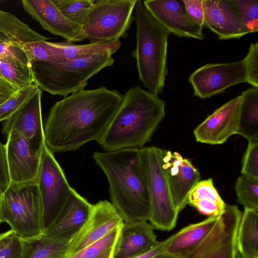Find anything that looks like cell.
<instances>
[{"mask_svg": "<svg viewBox=\"0 0 258 258\" xmlns=\"http://www.w3.org/2000/svg\"><path fill=\"white\" fill-rule=\"evenodd\" d=\"M123 95L101 86L81 89L50 108L43 127L44 142L53 153L76 151L106 131L120 106Z\"/></svg>", "mask_w": 258, "mask_h": 258, "instance_id": "obj_1", "label": "cell"}, {"mask_svg": "<svg viewBox=\"0 0 258 258\" xmlns=\"http://www.w3.org/2000/svg\"><path fill=\"white\" fill-rule=\"evenodd\" d=\"M93 157L108 179L111 203L123 222L149 220L150 201L140 149L95 152Z\"/></svg>", "mask_w": 258, "mask_h": 258, "instance_id": "obj_2", "label": "cell"}, {"mask_svg": "<svg viewBox=\"0 0 258 258\" xmlns=\"http://www.w3.org/2000/svg\"><path fill=\"white\" fill-rule=\"evenodd\" d=\"M165 116V102L158 95L140 86L131 88L97 142L104 151L141 149Z\"/></svg>", "mask_w": 258, "mask_h": 258, "instance_id": "obj_3", "label": "cell"}, {"mask_svg": "<svg viewBox=\"0 0 258 258\" xmlns=\"http://www.w3.org/2000/svg\"><path fill=\"white\" fill-rule=\"evenodd\" d=\"M133 19L136 26V60L140 81L148 91L162 93L168 74L167 54L170 32L137 0Z\"/></svg>", "mask_w": 258, "mask_h": 258, "instance_id": "obj_4", "label": "cell"}, {"mask_svg": "<svg viewBox=\"0 0 258 258\" xmlns=\"http://www.w3.org/2000/svg\"><path fill=\"white\" fill-rule=\"evenodd\" d=\"M112 52L59 61L29 62L34 83L41 90L64 97L84 89L88 80L104 68L113 65Z\"/></svg>", "mask_w": 258, "mask_h": 258, "instance_id": "obj_5", "label": "cell"}, {"mask_svg": "<svg viewBox=\"0 0 258 258\" xmlns=\"http://www.w3.org/2000/svg\"><path fill=\"white\" fill-rule=\"evenodd\" d=\"M0 220L7 223L20 239L43 234L42 207L37 181L10 183L1 192Z\"/></svg>", "mask_w": 258, "mask_h": 258, "instance_id": "obj_6", "label": "cell"}, {"mask_svg": "<svg viewBox=\"0 0 258 258\" xmlns=\"http://www.w3.org/2000/svg\"><path fill=\"white\" fill-rule=\"evenodd\" d=\"M164 150L151 146L140 149L150 201L149 220L154 228L170 231L178 213L174 205L163 162Z\"/></svg>", "mask_w": 258, "mask_h": 258, "instance_id": "obj_7", "label": "cell"}, {"mask_svg": "<svg viewBox=\"0 0 258 258\" xmlns=\"http://www.w3.org/2000/svg\"><path fill=\"white\" fill-rule=\"evenodd\" d=\"M137 0L95 1L82 26L92 43L119 40L127 35Z\"/></svg>", "mask_w": 258, "mask_h": 258, "instance_id": "obj_8", "label": "cell"}, {"mask_svg": "<svg viewBox=\"0 0 258 258\" xmlns=\"http://www.w3.org/2000/svg\"><path fill=\"white\" fill-rule=\"evenodd\" d=\"M37 184L41 201L43 223L45 229L60 212L72 189L53 153L48 149L45 144L42 149Z\"/></svg>", "mask_w": 258, "mask_h": 258, "instance_id": "obj_9", "label": "cell"}, {"mask_svg": "<svg viewBox=\"0 0 258 258\" xmlns=\"http://www.w3.org/2000/svg\"><path fill=\"white\" fill-rule=\"evenodd\" d=\"M242 213L227 205L211 231L185 258H237V234Z\"/></svg>", "mask_w": 258, "mask_h": 258, "instance_id": "obj_10", "label": "cell"}, {"mask_svg": "<svg viewBox=\"0 0 258 258\" xmlns=\"http://www.w3.org/2000/svg\"><path fill=\"white\" fill-rule=\"evenodd\" d=\"M188 81L194 95L202 99L223 93L227 88L247 82L243 60L229 63H207L195 70Z\"/></svg>", "mask_w": 258, "mask_h": 258, "instance_id": "obj_11", "label": "cell"}, {"mask_svg": "<svg viewBox=\"0 0 258 258\" xmlns=\"http://www.w3.org/2000/svg\"><path fill=\"white\" fill-rule=\"evenodd\" d=\"M123 223L116 209L109 201H100L93 205L88 220L70 240L66 258L103 238Z\"/></svg>", "mask_w": 258, "mask_h": 258, "instance_id": "obj_12", "label": "cell"}, {"mask_svg": "<svg viewBox=\"0 0 258 258\" xmlns=\"http://www.w3.org/2000/svg\"><path fill=\"white\" fill-rule=\"evenodd\" d=\"M242 98L228 101L209 115L194 131L197 142L219 145L225 143L238 130Z\"/></svg>", "mask_w": 258, "mask_h": 258, "instance_id": "obj_13", "label": "cell"}, {"mask_svg": "<svg viewBox=\"0 0 258 258\" xmlns=\"http://www.w3.org/2000/svg\"><path fill=\"white\" fill-rule=\"evenodd\" d=\"M7 139L5 146L10 183L37 181L42 150L35 149L18 132L11 133Z\"/></svg>", "mask_w": 258, "mask_h": 258, "instance_id": "obj_14", "label": "cell"}, {"mask_svg": "<svg viewBox=\"0 0 258 258\" xmlns=\"http://www.w3.org/2000/svg\"><path fill=\"white\" fill-rule=\"evenodd\" d=\"M146 9L170 33L179 37L203 40V28L187 15L182 0L143 1Z\"/></svg>", "mask_w": 258, "mask_h": 258, "instance_id": "obj_15", "label": "cell"}, {"mask_svg": "<svg viewBox=\"0 0 258 258\" xmlns=\"http://www.w3.org/2000/svg\"><path fill=\"white\" fill-rule=\"evenodd\" d=\"M42 91L36 93L9 118L4 121L2 133L7 138L12 133L21 134L37 150L45 144L41 98Z\"/></svg>", "mask_w": 258, "mask_h": 258, "instance_id": "obj_16", "label": "cell"}, {"mask_svg": "<svg viewBox=\"0 0 258 258\" xmlns=\"http://www.w3.org/2000/svg\"><path fill=\"white\" fill-rule=\"evenodd\" d=\"M21 2L25 12L44 30L64 38L68 43L86 39L82 26L64 17L52 0H22Z\"/></svg>", "mask_w": 258, "mask_h": 258, "instance_id": "obj_17", "label": "cell"}, {"mask_svg": "<svg viewBox=\"0 0 258 258\" xmlns=\"http://www.w3.org/2000/svg\"><path fill=\"white\" fill-rule=\"evenodd\" d=\"M163 162L172 199L179 213L187 204L188 196L200 181V174L189 160L176 152L164 150Z\"/></svg>", "mask_w": 258, "mask_h": 258, "instance_id": "obj_18", "label": "cell"}, {"mask_svg": "<svg viewBox=\"0 0 258 258\" xmlns=\"http://www.w3.org/2000/svg\"><path fill=\"white\" fill-rule=\"evenodd\" d=\"M92 207L93 205L72 188L61 211L43 234L53 239L70 241L87 221Z\"/></svg>", "mask_w": 258, "mask_h": 258, "instance_id": "obj_19", "label": "cell"}, {"mask_svg": "<svg viewBox=\"0 0 258 258\" xmlns=\"http://www.w3.org/2000/svg\"><path fill=\"white\" fill-rule=\"evenodd\" d=\"M204 27L220 40L239 39L250 33L238 16L230 0H203Z\"/></svg>", "mask_w": 258, "mask_h": 258, "instance_id": "obj_20", "label": "cell"}, {"mask_svg": "<svg viewBox=\"0 0 258 258\" xmlns=\"http://www.w3.org/2000/svg\"><path fill=\"white\" fill-rule=\"evenodd\" d=\"M147 221L124 222L120 228L113 258H134L152 250L159 241Z\"/></svg>", "mask_w": 258, "mask_h": 258, "instance_id": "obj_21", "label": "cell"}, {"mask_svg": "<svg viewBox=\"0 0 258 258\" xmlns=\"http://www.w3.org/2000/svg\"><path fill=\"white\" fill-rule=\"evenodd\" d=\"M219 216H211L200 222L190 224L175 234L166 251L180 258H185L207 237Z\"/></svg>", "mask_w": 258, "mask_h": 258, "instance_id": "obj_22", "label": "cell"}, {"mask_svg": "<svg viewBox=\"0 0 258 258\" xmlns=\"http://www.w3.org/2000/svg\"><path fill=\"white\" fill-rule=\"evenodd\" d=\"M49 52V61H59L86 57L98 53L110 51L115 53L120 47V41L97 43L74 44L66 42H50L45 41Z\"/></svg>", "mask_w": 258, "mask_h": 258, "instance_id": "obj_23", "label": "cell"}, {"mask_svg": "<svg viewBox=\"0 0 258 258\" xmlns=\"http://www.w3.org/2000/svg\"><path fill=\"white\" fill-rule=\"evenodd\" d=\"M48 39L32 30L13 14L0 10V40L23 48L27 44Z\"/></svg>", "mask_w": 258, "mask_h": 258, "instance_id": "obj_24", "label": "cell"}, {"mask_svg": "<svg viewBox=\"0 0 258 258\" xmlns=\"http://www.w3.org/2000/svg\"><path fill=\"white\" fill-rule=\"evenodd\" d=\"M187 204L209 217L219 216L226 205L211 178L199 181L196 184L188 196Z\"/></svg>", "mask_w": 258, "mask_h": 258, "instance_id": "obj_25", "label": "cell"}, {"mask_svg": "<svg viewBox=\"0 0 258 258\" xmlns=\"http://www.w3.org/2000/svg\"><path fill=\"white\" fill-rule=\"evenodd\" d=\"M237 247L242 258H258V211L244 209L237 230Z\"/></svg>", "mask_w": 258, "mask_h": 258, "instance_id": "obj_26", "label": "cell"}, {"mask_svg": "<svg viewBox=\"0 0 258 258\" xmlns=\"http://www.w3.org/2000/svg\"><path fill=\"white\" fill-rule=\"evenodd\" d=\"M21 240V258L67 257L70 241L53 239L43 234Z\"/></svg>", "mask_w": 258, "mask_h": 258, "instance_id": "obj_27", "label": "cell"}, {"mask_svg": "<svg viewBox=\"0 0 258 258\" xmlns=\"http://www.w3.org/2000/svg\"><path fill=\"white\" fill-rule=\"evenodd\" d=\"M241 95L242 101L236 134L248 142L258 140V88H248Z\"/></svg>", "mask_w": 258, "mask_h": 258, "instance_id": "obj_28", "label": "cell"}, {"mask_svg": "<svg viewBox=\"0 0 258 258\" xmlns=\"http://www.w3.org/2000/svg\"><path fill=\"white\" fill-rule=\"evenodd\" d=\"M0 71L6 81L19 89L34 84L29 65L20 60L0 58Z\"/></svg>", "mask_w": 258, "mask_h": 258, "instance_id": "obj_29", "label": "cell"}, {"mask_svg": "<svg viewBox=\"0 0 258 258\" xmlns=\"http://www.w3.org/2000/svg\"><path fill=\"white\" fill-rule=\"evenodd\" d=\"M121 227L114 229L103 238L69 258H113L115 245Z\"/></svg>", "mask_w": 258, "mask_h": 258, "instance_id": "obj_30", "label": "cell"}, {"mask_svg": "<svg viewBox=\"0 0 258 258\" xmlns=\"http://www.w3.org/2000/svg\"><path fill=\"white\" fill-rule=\"evenodd\" d=\"M54 5L68 20L81 25L85 24L95 1L52 0Z\"/></svg>", "mask_w": 258, "mask_h": 258, "instance_id": "obj_31", "label": "cell"}, {"mask_svg": "<svg viewBox=\"0 0 258 258\" xmlns=\"http://www.w3.org/2000/svg\"><path fill=\"white\" fill-rule=\"evenodd\" d=\"M235 188L237 201L244 209L258 211V179L241 174Z\"/></svg>", "mask_w": 258, "mask_h": 258, "instance_id": "obj_32", "label": "cell"}, {"mask_svg": "<svg viewBox=\"0 0 258 258\" xmlns=\"http://www.w3.org/2000/svg\"><path fill=\"white\" fill-rule=\"evenodd\" d=\"M250 33L258 32V0H230Z\"/></svg>", "mask_w": 258, "mask_h": 258, "instance_id": "obj_33", "label": "cell"}, {"mask_svg": "<svg viewBox=\"0 0 258 258\" xmlns=\"http://www.w3.org/2000/svg\"><path fill=\"white\" fill-rule=\"evenodd\" d=\"M39 88L35 84L18 90L0 105V122L5 121L27 102Z\"/></svg>", "mask_w": 258, "mask_h": 258, "instance_id": "obj_34", "label": "cell"}, {"mask_svg": "<svg viewBox=\"0 0 258 258\" xmlns=\"http://www.w3.org/2000/svg\"><path fill=\"white\" fill-rule=\"evenodd\" d=\"M22 242L11 230L0 234V258H21Z\"/></svg>", "mask_w": 258, "mask_h": 258, "instance_id": "obj_35", "label": "cell"}, {"mask_svg": "<svg viewBox=\"0 0 258 258\" xmlns=\"http://www.w3.org/2000/svg\"><path fill=\"white\" fill-rule=\"evenodd\" d=\"M244 63L247 83L258 88V41L252 42L248 52L242 60Z\"/></svg>", "mask_w": 258, "mask_h": 258, "instance_id": "obj_36", "label": "cell"}, {"mask_svg": "<svg viewBox=\"0 0 258 258\" xmlns=\"http://www.w3.org/2000/svg\"><path fill=\"white\" fill-rule=\"evenodd\" d=\"M241 172L242 174L258 179V140L248 142Z\"/></svg>", "mask_w": 258, "mask_h": 258, "instance_id": "obj_37", "label": "cell"}, {"mask_svg": "<svg viewBox=\"0 0 258 258\" xmlns=\"http://www.w3.org/2000/svg\"><path fill=\"white\" fill-rule=\"evenodd\" d=\"M185 11L196 24L204 27L205 12L203 0H182Z\"/></svg>", "mask_w": 258, "mask_h": 258, "instance_id": "obj_38", "label": "cell"}, {"mask_svg": "<svg viewBox=\"0 0 258 258\" xmlns=\"http://www.w3.org/2000/svg\"><path fill=\"white\" fill-rule=\"evenodd\" d=\"M0 58H11L29 65L27 56L20 46L0 40Z\"/></svg>", "mask_w": 258, "mask_h": 258, "instance_id": "obj_39", "label": "cell"}, {"mask_svg": "<svg viewBox=\"0 0 258 258\" xmlns=\"http://www.w3.org/2000/svg\"><path fill=\"white\" fill-rule=\"evenodd\" d=\"M10 183L6 146L0 142V190L1 192L5 190Z\"/></svg>", "mask_w": 258, "mask_h": 258, "instance_id": "obj_40", "label": "cell"}, {"mask_svg": "<svg viewBox=\"0 0 258 258\" xmlns=\"http://www.w3.org/2000/svg\"><path fill=\"white\" fill-rule=\"evenodd\" d=\"M18 90V88L0 78V105L12 96Z\"/></svg>", "mask_w": 258, "mask_h": 258, "instance_id": "obj_41", "label": "cell"}, {"mask_svg": "<svg viewBox=\"0 0 258 258\" xmlns=\"http://www.w3.org/2000/svg\"><path fill=\"white\" fill-rule=\"evenodd\" d=\"M174 236L175 234L170 236L164 241L159 242L156 247L149 251L134 258H152L158 254L165 252L169 244L173 239Z\"/></svg>", "mask_w": 258, "mask_h": 258, "instance_id": "obj_42", "label": "cell"}, {"mask_svg": "<svg viewBox=\"0 0 258 258\" xmlns=\"http://www.w3.org/2000/svg\"><path fill=\"white\" fill-rule=\"evenodd\" d=\"M152 258H180L178 256H176L174 255L170 254L169 253H167L166 252H164L162 253H161L160 254H158Z\"/></svg>", "mask_w": 258, "mask_h": 258, "instance_id": "obj_43", "label": "cell"}, {"mask_svg": "<svg viewBox=\"0 0 258 258\" xmlns=\"http://www.w3.org/2000/svg\"><path fill=\"white\" fill-rule=\"evenodd\" d=\"M0 78H1L3 79H4V80H5V79L4 78V77H3V76H2V73H1V71H0Z\"/></svg>", "mask_w": 258, "mask_h": 258, "instance_id": "obj_44", "label": "cell"}, {"mask_svg": "<svg viewBox=\"0 0 258 258\" xmlns=\"http://www.w3.org/2000/svg\"><path fill=\"white\" fill-rule=\"evenodd\" d=\"M237 258H242L241 256L238 252L237 257Z\"/></svg>", "mask_w": 258, "mask_h": 258, "instance_id": "obj_45", "label": "cell"}, {"mask_svg": "<svg viewBox=\"0 0 258 258\" xmlns=\"http://www.w3.org/2000/svg\"><path fill=\"white\" fill-rule=\"evenodd\" d=\"M1 190H0V198H1ZM1 223H2V222H1V220H0V225H1Z\"/></svg>", "mask_w": 258, "mask_h": 258, "instance_id": "obj_46", "label": "cell"}]
</instances>
